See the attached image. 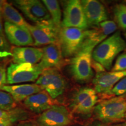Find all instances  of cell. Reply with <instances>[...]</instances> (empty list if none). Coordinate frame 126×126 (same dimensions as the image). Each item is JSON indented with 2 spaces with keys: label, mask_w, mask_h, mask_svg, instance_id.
<instances>
[{
  "label": "cell",
  "mask_w": 126,
  "mask_h": 126,
  "mask_svg": "<svg viewBox=\"0 0 126 126\" xmlns=\"http://www.w3.org/2000/svg\"><path fill=\"white\" fill-rule=\"evenodd\" d=\"M126 49V42L119 31L97 45L92 52V59L99 63L105 70H110L116 56Z\"/></svg>",
  "instance_id": "cell-1"
},
{
  "label": "cell",
  "mask_w": 126,
  "mask_h": 126,
  "mask_svg": "<svg viewBox=\"0 0 126 126\" xmlns=\"http://www.w3.org/2000/svg\"><path fill=\"white\" fill-rule=\"evenodd\" d=\"M126 99L124 96L105 99L96 105L94 114L99 122L105 124L119 123L126 120Z\"/></svg>",
  "instance_id": "cell-2"
},
{
  "label": "cell",
  "mask_w": 126,
  "mask_h": 126,
  "mask_svg": "<svg viewBox=\"0 0 126 126\" xmlns=\"http://www.w3.org/2000/svg\"><path fill=\"white\" fill-rule=\"evenodd\" d=\"M93 50L90 48H81L71 60V74L79 82H88L94 76L92 67Z\"/></svg>",
  "instance_id": "cell-3"
},
{
  "label": "cell",
  "mask_w": 126,
  "mask_h": 126,
  "mask_svg": "<svg viewBox=\"0 0 126 126\" xmlns=\"http://www.w3.org/2000/svg\"><path fill=\"white\" fill-rule=\"evenodd\" d=\"M85 31L76 28L61 27L59 44L63 57L74 56L81 50L85 38Z\"/></svg>",
  "instance_id": "cell-4"
},
{
  "label": "cell",
  "mask_w": 126,
  "mask_h": 126,
  "mask_svg": "<svg viewBox=\"0 0 126 126\" xmlns=\"http://www.w3.org/2000/svg\"><path fill=\"white\" fill-rule=\"evenodd\" d=\"M98 102V96L94 89L82 87L74 93L71 100L70 108L72 112L82 116L89 117L94 113Z\"/></svg>",
  "instance_id": "cell-5"
},
{
  "label": "cell",
  "mask_w": 126,
  "mask_h": 126,
  "mask_svg": "<svg viewBox=\"0 0 126 126\" xmlns=\"http://www.w3.org/2000/svg\"><path fill=\"white\" fill-rule=\"evenodd\" d=\"M43 71L38 64L12 63L7 68V83L14 85L36 81Z\"/></svg>",
  "instance_id": "cell-6"
},
{
  "label": "cell",
  "mask_w": 126,
  "mask_h": 126,
  "mask_svg": "<svg viewBox=\"0 0 126 126\" xmlns=\"http://www.w3.org/2000/svg\"><path fill=\"white\" fill-rule=\"evenodd\" d=\"M53 99L61 95L67 88V82L56 69L44 70L36 81Z\"/></svg>",
  "instance_id": "cell-7"
},
{
  "label": "cell",
  "mask_w": 126,
  "mask_h": 126,
  "mask_svg": "<svg viewBox=\"0 0 126 126\" xmlns=\"http://www.w3.org/2000/svg\"><path fill=\"white\" fill-rule=\"evenodd\" d=\"M28 29L33 39V46H40L59 43L60 28L57 27L52 19L34 25H29Z\"/></svg>",
  "instance_id": "cell-8"
},
{
  "label": "cell",
  "mask_w": 126,
  "mask_h": 126,
  "mask_svg": "<svg viewBox=\"0 0 126 126\" xmlns=\"http://www.w3.org/2000/svg\"><path fill=\"white\" fill-rule=\"evenodd\" d=\"M61 27L76 28L86 30L88 27L81 1L70 0L66 2Z\"/></svg>",
  "instance_id": "cell-9"
},
{
  "label": "cell",
  "mask_w": 126,
  "mask_h": 126,
  "mask_svg": "<svg viewBox=\"0 0 126 126\" xmlns=\"http://www.w3.org/2000/svg\"><path fill=\"white\" fill-rule=\"evenodd\" d=\"M72 121V115L65 106L54 105L37 117L39 126H68Z\"/></svg>",
  "instance_id": "cell-10"
},
{
  "label": "cell",
  "mask_w": 126,
  "mask_h": 126,
  "mask_svg": "<svg viewBox=\"0 0 126 126\" xmlns=\"http://www.w3.org/2000/svg\"><path fill=\"white\" fill-rule=\"evenodd\" d=\"M117 26L113 20H106L90 30H85V38L81 48H94L116 32Z\"/></svg>",
  "instance_id": "cell-11"
},
{
  "label": "cell",
  "mask_w": 126,
  "mask_h": 126,
  "mask_svg": "<svg viewBox=\"0 0 126 126\" xmlns=\"http://www.w3.org/2000/svg\"><path fill=\"white\" fill-rule=\"evenodd\" d=\"M13 4L29 19L36 23L51 19L46 7L39 0H17L13 1Z\"/></svg>",
  "instance_id": "cell-12"
},
{
  "label": "cell",
  "mask_w": 126,
  "mask_h": 126,
  "mask_svg": "<svg viewBox=\"0 0 126 126\" xmlns=\"http://www.w3.org/2000/svg\"><path fill=\"white\" fill-rule=\"evenodd\" d=\"M126 77V71L120 72H102L96 73L93 79L94 89L97 94L113 97L111 91L116 83Z\"/></svg>",
  "instance_id": "cell-13"
},
{
  "label": "cell",
  "mask_w": 126,
  "mask_h": 126,
  "mask_svg": "<svg viewBox=\"0 0 126 126\" xmlns=\"http://www.w3.org/2000/svg\"><path fill=\"white\" fill-rule=\"evenodd\" d=\"M88 26H96L108 20V14L104 5L96 0L81 1Z\"/></svg>",
  "instance_id": "cell-14"
},
{
  "label": "cell",
  "mask_w": 126,
  "mask_h": 126,
  "mask_svg": "<svg viewBox=\"0 0 126 126\" xmlns=\"http://www.w3.org/2000/svg\"><path fill=\"white\" fill-rule=\"evenodd\" d=\"M4 32L9 43L16 47H27L34 45V40L28 29L5 22Z\"/></svg>",
  "instance_id": "cell-15"
},
{
  "label": "cell",
  "mask_w": 126,
  "mask_h": 126,
  "mask_svg": "<svg viewBox=\"0 0 126 126\" xmlns=\"http://www.w3.org/2000/svg\"><path fill=\"white\" fill-rule=\"evenodd\" d=\"M42 48L32 47H13L11 50L12 61L16 64H37L43 57Z\"/></svg>",
  "instance_id": "cell-16"
},
{
  "label": "cell",
  "mask_w": 126,
  "mask_h": 126,
  "mask_svg": "<svg viewBox=\"0 0 126 126\" xmlns=\"http://www.w3.org/2000/svg\"><path fill=\"white\" fill-rule=\"evenodd\" d=\"M26 108L32 112L42 114L54 105L53 99L45 91L28 97L23 101Z\"/></svg>",
  "instance_id": "cell-17"
},
{
  "label": "cell",
  "mask_w": 126,
  "mask_h": 126,
  "mask_svg": "<svg viewBox=\"0 0 126 126\" xmlns=\"http://www.w3.org/2000/svg\"><path fill=\"white\" fill-rule=\"evenodd\" d=\"M42 50L43 51V57L38 63L42 70L55 68L60 65L63 56L59 43L47 45Z\"/></svg>",
  "instance_id": "cell-18"
},
{
  "label": "cell",
  "mask_w": 126,
  "mask_h": 126,
  "mask_svg": "<svg viewBox=\"0 0 126 126\" xmlns=\"http://www.w3.org/2000/svg\"><path fill=\"white\" fill-rule=\"evenodd\" d=\"M0 90L9 93L16 102H21L33 94L44 91L41 86L36 83L32 84L4 85L0 88Z\"/></svg>",
  "instance_id": "cell-19"
},
{
  "label": "cell",
  "mask_w": 126,
  "mask_h": 126,
  "mask_svg": "<svg viewBox=\"0 0 126 126\" xmlns=\"http://www.w3.org/2000/svg\"><path fill=\"white\" fill-rule=\"evenodd\" d=\"M2 15L5 22L28 29L29 25L11 4L6 1L3 7Z\"/></svg>",
  "instance_id": "cell-20"
},
{
  "label": "cell",
  "mask_w": 126,
  "mask_h": 126,
  "mask_svg": "<svg viewBox=\"0 0 126 126\" xmlns=\"http://www.w3.org/2000/svg\"><path fill=\"white\" fill-rule=\"evenodd\" d=\"M42 2L49 12L55 25L60 29L61 27V10L59 1L56 0H43Z\"/></svg>",
  "instance_id": "cell-21"
},
{
  "label": "cell",
  "mask_w": 126,
  "mask_h": 126,
  "mask_svg": "<svg viewBox=\"0 0 126 126\" xmlns=\"http://www.w3.org/2000/svg\"><path fill=\"white\" fill-rule=\"evenodd\" d=\"M26 117L27 113L20 109H15L9 111L0 109V122L13 124L19 120H24Z\"/></svg>",
  "instance_id": "cell-22"
},
{
  "label": "cell",
  "mask_w": 126,
  "mask_h": 126,
  "mask_svg": "<svg viewBox=\"0 0 126 126\" xmlns=\"http://www.w3.org/2000/svg\"><path fill=\"white\" fill-rule=\"evenodd\" d=\"M16 102L11 94L0 90V109L6 111H11L16 106Z\"/></svg>",
  "instance_id": "cell-23"
},
{
  "label": "cell",
  "mask_w": 126,
  "mask_h": 126,
  "mask_svg": "<svg viewBox=\"0 0 126 126\" xmlns=\"http://www.w3.org/2000/svg\"><path fill=\"white\" fill-rule=\"evenodd\" d=\"M114 18L118 26L123 30H126V5H117L114 8Z\"/></svg>",
  "instance_id": "cell-24"
},
{
  "label": "cell",
  "mask_w": 126,
  "mask_h": 126,
  "mask_svg": "<svg viewBox=\"0 0 126 126\" xmlns=\"http://www.w3.org/2000/svg\"><path fill=\"white\" fill-rule=\"evenodd\" d=\"M113 96H122L126 94V77L120 80L111 91Z\"/></svg>",
  "instance_id": "cell-25"
},
{
  "label": "cell",
  "mask_w": 126,
  "mask_h": 126,
  "mask_svg": "<svg viewBox=\"0 0 126 126\" xmlns=\"http://www.w3.org/2000/svg\"><path fill=\"white\" fill-rule=\"evenodd\" d=\"M126 71V51H124L117 58L111 71L120 72Z\"/></svg>",
  "instance_id": "cell-26"
},
{
  "label": "cell",
  "mask_w": 126,
  "mask_h": 126,
  "mask_svg": "<svg viewBox=\"0 0 126 126\" xmlns=\"http://www.w3.org/2000/svg\"><path fill=\"white\" fill-rule=\"evenodd\" d=\"M11 48L5 37L0 35V57L5 59L9 55H11Z\"/></svg>",
  "instance_id": "cell-27"
},
{
  "label": "cell",
  "mask_w": 126,
  "mask_h": 126,
  "mask_svg": "<svg viewBox=\"0 0 126 126\" xmlns=\"http://www.w3.org/2000/svg\"><path fill=\"white\" fill-rule=\"evenodd\" d=\"M7 70L5 63L0 64V88L7 84Z\"/></svg>",
  "instance_id": "cell-28"
},
{
  "label": "cell",
  "mask_w": 126,
  "mask_h": 126,
  "mask_svg": "<svg viewBox=\"0 0 126 126\" xmlns=\"http://www.w3.org/2000/svg\"><path fill=\"white\" fill-rule=\"evenodd\" d=\"M92 67L93 69H94L95 70V71L96 72V73H100V72H105V68L103 67V65H101L100 64H99V63L96 62V61H94L92 59Z\"/></svg>",
  "instance_id": "cell-29"
},
{
  "label": "cell",
  "mask_w": 126,
  "mask_h": 126,
  "mask_svg": "<svg viewBox=\"0 0 126 126\" xmlns=\"http://www.w3.org/2000/svg\"><path fill=\"white\" fill-rule=\"evenodd\" d=\"M82 126H117V124H116V125H111V124H105L97 120L89 123L85 124V125Z\"/></svg>",
  "instance_id": "cell-30"
},
{
  "label": "cell",
  "mask_w": 126,
  "mask_h": 126,
  "mask_svg": "<svg viewBox=\"0 0 126 126\" xmlns=\"http://www.w3.org/2000/svg\"><path fill=\"white\" fill-rule=\"evenodd\" d=\"M2 18V13H0V35L3 36V37H5L4 35V29L3 28Z\"/></svg>",
  "instance_id": "cell-31"
},
{
  "label": "cell",
  "mask_w": 126,
  "mask_h": 126,
  "mask_svg": "<svg viewBox=\"0 0 126 126\" xmlns=\"http://www.w3.org/2000/svg\"><path fill=\"white\" fill-rule=\"evenodd\" d=\"M18 126H37L31 122H23V123H21L19 124V125Z\"/></svg>",
  "instance_id": "cell-32"
},
{
  "label": "cell",
  "mask_w": 126,
  "mask_h": 126,
  "mask_svg": "<svg viewBox=\"0 0 126 126\" xmlns=\"http://www.w3.org/2000/svg\"><path fill=\"white\" fill-rule=\"evenodd\" d=\"M6 1H4V0H0V13H2L3 7Z\"/></svg>",
  "instance_id": "cell-33"
},
{
  "label": "cell",
  "mask_w": 126,
  "mask_h": 126,
  "mask_svg": "<svg viewBox=\"0 0 126 126\" xmlns=\"http://www.w3.org/2000/svg\"><path fill=\"white\" fill-rule=\"evenodd\" d=\"M12 124H13L10 123L0 122V126H13Z\"/></svg>",
  "instance_id": "cell-34"
},
{
  "label": "cell",
  "mask_w": 126,
  "mask_h": 126,
  "mask_svg": "<svg viewBox=\"0 0 126 126\" xmlns=\"http://www.w3.org/2000/svg\"><path fill=\"white\" fill-rule=\"evenodd\" d=\"M4 59H3V58L0 57V64H1V63H2V61L4 60Z\"/></svg>",
  "instance_id": "cell-35"
},
{
  "label": "cell",
  "mask_w": 126,
  "mask_h": 126,
  "mask_svg": "<svg viewBox=\"0 0 126 126\" xmlns=\"http://www.w3.org/2000/svg\"><path fill=\"white\" fill-rule=\"evenodd\" d=\"M120 124L122 125V126H126V122L124 123H123V124Z\"/></svg>",
  "instance_id": "cell-36"
},
{
  "label": "cell",
  "mask_w": 126,
  "mask_h": 126,
  "mask_svg": "<svg viewBox=\"0 0 126 126\" xmlns=\"http://www.w3.org/2000/svg\"><path fill=\"white\" fill-rule=\"evenodd\" d=\"M124 97H126V94H125V95H124Z\"/></svg>",
  "instance_id": "cell-37"
},
{
  "label": "cell",
  "mask_w": 126,
  "mask_h": 126,
  "mask_svg": "<svg viewBox=\"0 0 126 126\" xmlns=\"http://www.w3.org/2000/svg\"><path fill=\"white\" fill-rule=\"evenodd\" d=\"M124 35H125V37H126V33H125V34H124Z\"/></svg>",
  "instance_id": "cell-38"
},
{
  "label": "cell",
  "mask_w": 126,
  "mask_h": 126,
  "mask_svg": "<svg viewBox=\"0 0 126 126\" xmlns=\"http://www.w3.org/2000/svg\"><path fill=\"white\" fill-rule=\"evenodd\" d=\"M125 118H126V117Z\"/></svg>",
  "instance_id": "cell-39"
}]
</instances>
